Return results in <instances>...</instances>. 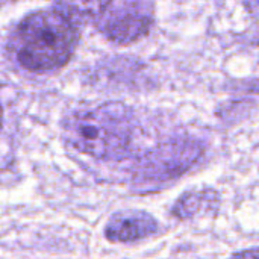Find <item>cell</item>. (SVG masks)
Masks as SVG:
<instances>
[{
    "label": "cell",
    "mask_w": 259,
    "mask_h": 259,
    "mask_svg": "<svg viewBox=\"0 0 259 259\" xmlns=\"http://www.w3.org/2000/svg\"><path fill=\"white\" fill-rule=\"evenodd\" d=\"M219 205V196L215 191L203 190V191H190L178 199L175 203L171 214L179 220L191 219L202 211H214Z\"/></svg>",
    "instance_id": "obj_6"
},
{
    "label": "cell",
    "mask_w": 259,
    "mask_h": 259,
    "mask_svg": "<svg viewBox=\"0 0 259 259\" xmlns=\"http://www.w3.org/2000/svg\"><path fill=\"white\" fill-rule=\"evenodd\" d=\"M152 23L150 0H106L96 20L99 30L118 46H129L146 36Z\"/></svg>",
    "instance_id": "obj_3"
},
{
    "label": "cell",
    "mask_w": 259,
    "mask_h": 259,
    "mask_svg": "<svg viewBox=\"0 0 259 259\" xmlns=\"http://www.w3.org/2000/svg\"><path fill=\"white\" fill-rule=\"evenodd\" d=\"M247 6H249L250 11L259 12V0H249V2H247Z\"/></svg>",
    "instance_id": "obj_8"
},
{
    "label": "cell",
    "mask_w": 259,
    "mask_h": 259,
    "mask_svg": "<svg viewBox=\"0 0 259 259\" xmlns=\"http://www.w3.org/2000/svg\"><path fill=\"white\" fill-rule=\"evenodd\" d=\"M158 232V222L144 211H123L114 214L106 228L105 237L111 243H131Z\"/></svg>",
    "instance_id": "obj_5"
},
{
    "label": "cell",
    "mask_w": 259,
    "mask_h": 259,
    "mask_svg": "<svg viewBox=\"0 0 259 259\" xmlns=\"http://www.w3.org/2000/svg\"><path fill=\"white\" fill-rule=\"evenodd\" d=\"M62 132L79 152L97 159L118 161L127 155L134 118L123 103L108 102L73 111L64 118Z\"/></svg>",
    "instance_id": "obj_2"
},
{
    "label": "cell",
    "mask_w": 259,
    "mask_h": 259,
    "mask_svg": "<svg viewBox=\"0 0 259 259\" xmlns=\"http://www.w3.org/2000/svg\"><path fill=\"white\" fill-rule=\"evenodd\" d=\"M232 259H259V249H250L234 255Z\"/></svg>",
    "instance_id": "obj_7"
},
{
    "label": "cell",
    "mask_w": 259,
    "mask_h": 259,
    "mask_svg": "<svg viewBox=\"0 0 259 259\" xmlns=\"http://www.w3.org/2000/svg\"><path fill=\"white\" fill-rule=\"evenodd\" d=\"M77 41V27L65 12L38 11L18 23L11 50L24 70L53 71L71 59Z\"/></svg>",
    "instance_id": "obj_1"
},
{
    "label": "cell",
    "mask_w": 259,
    "mask_h": 259,
    "mask_svg": "<svg viewBox=\"0 0 259 259\" xmlns=\"http://www.w3.org/2000/svg\"><path fill=\"white\" fill-rule=\"evenodd\" d=\"M200 155L196 144H168L153 150L143 162L141 176L146 181H165L168 178L184 173Z\"/></svg>",
    "instance_id": "obj_4"
}]
</instances>
